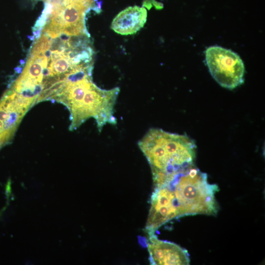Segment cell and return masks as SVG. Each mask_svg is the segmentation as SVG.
<instances>
[{
	"label": "cell",
	"instance_id": "cell-6",
	"mask_svg": "<svg viewBox=\"0 0 265 265\" xmlns=\"http://www.w3.org/2000/svg\"><path fill=\"white\" fill-rule=\"evenodd\" d=\"M35 103L8 88L0 99V150L9 144L26 112Z\"/></svg>",
	"mask_w": 265,
	"mask_h": 265
},
{
	"label": "cell",
	"instance_id": "cell-5",
	"mask_svg": "<svg viewBox=\"0 0 265 265\" xmlns=\"http://www.w3.org/2000/svg\"><path fill=\"white\" fill-rule=\"evenodd\" d=\"M205 55L209 71L220 85L233 89L244 82V64L237 53L213 46L207 49Z\"/></svg>",
	"mask_w": 265,
	"mask_h": 265
},
{
	"label": "cell",
	"instance_id": "cell-7",
	"mask_svg": "<svg viewBox=\"0 0 265 265\" xmlns=\"http://www.w3.org/2000/svg\"><path fill=\"white\" fill-rule=\"evenodd\" d=\"M146 244L151 265H187L189 255L187 250L169 241L160 240L155 234L149 235Z\"/></svg>",
	"mask_w": 265,
	"mask_h": 265
},
{
	"label": "cell",
	"instance_id": "cell-8",
	"mask_svg": "<svg viewBox=\"0 0 265 265\" xmlns=\"http://www.w3.org/2000/svg\"><path fill=\"white\" fill-rule=\"evenodd\" d=\"M147 13L143 7L130 6L119 12L113 19L110 27L117 33L130 35L143 27L146 22Z\"/></svg>",
	"mask_w": 265,
	"mask_h": 265
},
{
	"label": "cell",
	"instance_id": "cell-1",
	"mask_svg": "<svg viewBox=\"0 0 265 265\" xmlns=\"http://www.w3.org/2000/svg\"><path fill=\"white\" fill-rule=\"evenodd\" d=\"M152 193L145 226L148 235L174 219L196 214L216 215L219 188L194 164L160 176Z\"/></svg>",
	"mask_w": 265,
	"mask_h": 265
},
{
	"label": "cell",
	"instance_id": "cell-4",
	"mask_svg": "<svg viewBox=\"0 0 265 265\" xmlns=\"http://www.w3.org/2000/svg\"><path fill=\"white\" fill-rule=\"evenodd\" d=\"M45 7L41 21L45 30L56 34L89 36L85 27V16L91 9L100 10L94 0H41Z\"/></svg>",
	"mask_w": 265,
	"mask_h": 265
},
{
	"label": "cell",
	"instance_id": "cell-2",
	"mask_svg": "<svg viewBox=\"0 0 265 265\" xmlns=\"http://www.w3.org/2000/svg\"><path fill=\"white\" fill-rule=\"evenodd\" d=\"M92 71L91 62L78 65L60 82L50 99L62 104L69 110L71 131L91 118L95 120L100 132L106 125L117 123L114 107L120 89L99 88L92 81Z\"/></svg>",
	"mask_w": 265,
	"mask_h": 265
},
{
	"label": "cell",
	"instance_id": "cell-3",
	"mask_svg": "<svg viewBox=\"0 0 265 265\" xmlns=\"http://www.w3.org/2000/svg\"><path fill=\"white\" fill-rule=\"evenodd\" d=\"M138 146L150 164L152 175L173 173L194 164L196 144L186 134L152 128Z\"/></svg>",
	"mask_w": 265,
	"mask_h": 265
}]
</instances>
